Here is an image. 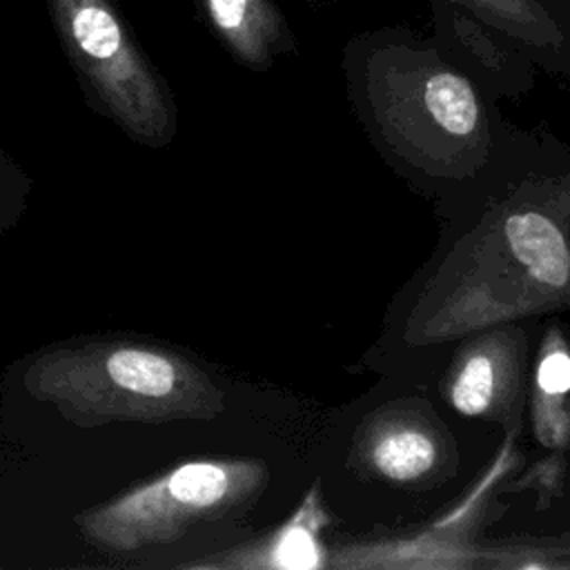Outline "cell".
Listing matches in <instances>:
<instances>
[{
    "label": "cell",
    "instance_id": "obj_10",
    "mask_svg": "<svg viewBox=\"0 0 570 570\" xmlns=\"http://www.w3.org/2000/svg\"><path fill=\"white\" fill-rule=\"evenodd\" d=\"M327 523L330 514L321 503L318 485H312L296 512L272 534L189 566L229 570H318L327 566V552L321 543V532Z\"/></svg>",
    "mask_w": 570,
    "mask_h": 570
},
{
    "label": "cell",
    "instance_id": "obj_8",
    "mask_svg": "<svg viewBox=\"0 0 570 570\" xmlns=\"http://www.w3.org/2000/svg\"><path fill=\"white\" fill-rule=\"evenodd\" d=\"M436 47L479 85L497 91L525 87L534 60L505 33L454 0H428Z\"/></svg>",
    "mask_w": 570,
    "mask_h": 570
},
{
    "label": "cell",
    "instance_id": "obj_9",
    "mask_svg": "<svg viewBox=\"0 0 570 570\" xmlns=\"http://www.w3.org/2000/svg\"><path fill=\"white\" fill-rule=\"evenodd\" d=\"M191 4L220 47L252 71L269 69L298 47L276 0H191Z\"/></svg>",
    "mask_w": 570,
    "mask_h": 570
},
{
    "label": "cell",
    "instance_id": "obj_7",
    "mask_svg": "<svg viewBox=\"0 0 570 570\" xmlns=\"http://www.w3.org/2000/svg\"><path fill=\"white\" fill-rule=\"evenodd\" d=\"M354 452L365 470L401 485L434 481L452 463V443L441 421L410 407L372 414L358 430Z\"/></svg>",
    "mask_w": 570,
    "mask_h": 570
},
{
    "label": "cell",
    "instance_id": "obj_2",
    "mask_svg": "<svg viewBox=\"0 0 570 570\" xmlns=\"http://www.w3.org/2000/svg\"><path fill=\"white\" fill-rule=\"evenodd\" d=\"M343 69L361 116L403 156L450 171L488 149L481 85L432 38L405 24L361 31L345 45Z\"/></svg>",
    "mask_w": 570,
    "mask_h": 570
},
{
    "label": "cell",
    "instance_id": "obj_4",
    "mask_svg": "<svg viewBox=\"0 0 570 570\" xmlns=\"http://www.w3.org/2000/svg\"><path fill=\"white\" fill-rule=\"evenodd\" d=\"M254 459L185 461L156 479L76 514L85 541L107 552H136L180 539L189 528L249 508L267 485Z\"/></svg>",
    "mask_w": 570,
    "mask_h": 570
},
{
    "label": "cell",
    "instance_id": "obj_1",
    "mask_svg": "<svg viewBox=\"0 0 570 570\" xmlns=\"http://www.w3.org/2000/svg\"><path fill=\"white\" fill-rule=\"evenodd\" d=\"M568 305L570 178H546L508 196L448 254L403 336L443 343Z\"/></svg>",
    "mask_w": 570,
    "mask_h": 570
},
{
    "label": "cell",
    "instance_id": "obj_5",
    "mask_svg": "<svg viewBox=\"0 0 570 570\" xmlns=\"http://www.w3.org/2000/svg\"><path fill=\"white\" fill-rule=\"evenodd\" d=\"M53 31L87 98L134 142L165 147L176 105L114 0H45Z\"/></svg>",
    "mask_w": 570,
    "mask_h": 570
},
{
    "label": "cell",
    "instance_id": "obj_12",
    "mask_svg": "<svg viewBox=\"0 0 570 570\" xmlns=\"http://www.w3.org/2000/svg\"><path fill=\"white\" fill-rule=\"evenodd\" d=\"M532 430L550 450L570 448V347L552 327L541 343L532 381Z\"/></svg>",
    "mask_w": 570,
    "mask_h": 570
},
{
    "label": "cell",
    "instance_id": "obj_3",
    "mask_svg": "<svg viewBox=\"0 0 570 570\" xmlns=\"http://www.w3.org/2000/svg\"><path fill=\"white\" fill-rule=\"evenodd\" d=\"M24 390L78 428L209 421L225 410L223 390L187 356L131 338H102L40 352Z\"/></svg>",
    "mask_w": 570,
    "mask_h": 570
},
{
    "label": "cell",
    "instance_id": "obj_6",
    "mask_svg": "<svg viewBox=\"0 0 570 570\" xmlns=\"http://www.w3.org/2000/svg\"><path fill=\"white\" fill-rule=\"evenodd\" d=\"M525 370V338L517 327L494 325L472 334L452 358L443 394L463 416L510 423Z\"/></svg>",
    "mask_w": 570,
    "mask_h": 570
},
{
    "label": "cell",
    "instance_id": "obj_11",
    "mask_svg": "<svg viewBox=\"0 0 570 570\" xmlns=\"http://www.w3.org/2000/svg\"><path fill=\"white\" fill-rule=\"evenodd\" d=\"M517 42L537 65L570 76V0H454Z\"/></svg>",
    "mask_w": 570,
    "mask_h": 570
}]
</instances>
